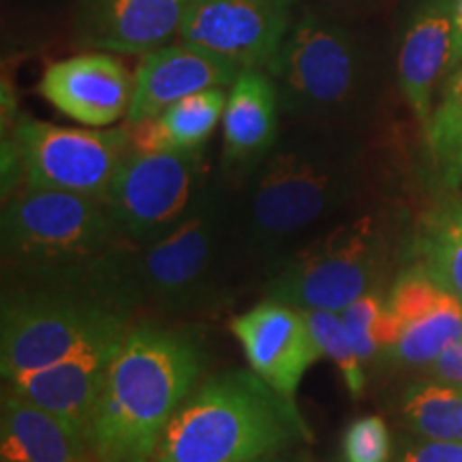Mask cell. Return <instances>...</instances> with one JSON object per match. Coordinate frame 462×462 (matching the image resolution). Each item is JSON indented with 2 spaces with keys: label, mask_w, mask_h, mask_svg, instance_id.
I'll use <instances>...</instances> for the list:
<instances>
[{
  "label": "cell",
  "mask_w": 462,
  "mask_h": 462,
  "mask_svg": "<svg viewBox=\"0 0 462 462\" xmlns=\"http://www.w3.org/2000/svg\"><path fill=\"white\" fill-rule=\"evenodd\" d=\"M357 148L343 126L304 123L281 135L227 190L242 268L270 274L304 242L337 223L357 190Z\"/></svg>",
  "instance_id": "1"
},
{
  "label": "cell",
  "mask_w": 462,
  "mask_h": 462,
  "mask_svg": "<svg viewBox=\"0 0 462 462\" xmlns=\"http://www.w3.org/2000/svg\"><path fill=\"white\" fill-rule=\"evenodd\" d=\"M133 246L84 268L3 274L0 373L5 381L129 332L142 309L129 270Z\"/></svg>",
  "instance_id": "2"
},
{
  "label": "cell",
  "mask_w": 462,
  "mask_h": 462,
  "mask_svg": "<svg viewBox=\"0 0 462 462\" xmlns=\"http://www.w3.org/2000/svg\"><path fill=\"white\" fill-rule=\"evenodd\" d=\"M201 373L198 340L152 321L133 323L86 432L97 462H154L167 424L198 388Z\"/></svg>",
  "instance_id": "3"
},
{
  "label": "cell",
  "mask_w": 462,
  "mask_h": 462,
  "mask_svg": "<svg viewBox=\"0 0 462 462\" xmlns=\"http://www.w3.org/2000/svg\"><path fill=\"white\" fill-rule=\"evenodd\" d=\"M313 441L296 398L253 371L201 381L161 437L154 462H246Z\"/></svg>",
  "instance_id": "4"
},
{
  "label": "cell",
  "mask_w": 462,
  "mask_h": 462,
  "mask_svg": "<svg viewBox=\"0 0 462 462\" xmlns=\"http://www.w3.org/2000/svg\"><path fill=\"white\" fill-rule=\"evenodd\" d=\"M240 268L227 190L218 184H206L180 221L133 246L129 259L142 306L176 317L218 309Z\"/></svg>",
  "instance_id": "5"
},
{
  "label": "cell",
  "mask_w": 462,
  "mask_h": 462,
  "mask_svg": "<svg viewBox=\"0 0 462 462\" xmlns=\"http://www.w3.org/2000/svg\"><path fill=\"white\" fill-rule=\"evenodd\" d=\"M3 274L56 273L129 251L103 198L22 187L3 208Z\"/></svg>",
  "instance_id": "6"
},
{
  "label": "cell",
  "mask_w": 462,
  "mask_h": 462,
  "mask_svg": "<svg viewBox=\"0 0 462 462\" xmlns=\"http://www.w3.org/2000/svg\"><path fill=\"white\" fill-rule=\"evenodd\" d=\"M268 73L289 116L346 129L366 88V51L338 17L306 9L289 24Z\"/></svg>",
  "instance_id": "7"
},
{
  "label": "cell",
  "mask_w": 462,
  "mask_h": 462,
  "mask_svg": "<svg viewBox=\"0 0 462 462\" xmlns=\"http://www.w3.org/2000/svg\"><path fill=\"white\" fill-rule=\"evenodd\" d=\"M392 245L377 215L349 217L289 253L268 274L265 298L300 310L340 313L357 298L381 291Z\"/></svg>",
  "instance_id": "8"
},
{
  "label": "cell",
  "mask_w": 462,
  "mask_h": 462,
  "mask_svg": "<svg viewBox=\"0 0 462 462\" xmlns=\"http://www.w3.org/2000/svg\"><path fill=\"white\" fill-rule=\"evenodd\" d=\"M201 150H129L103 195L116 227L143 245L173 227L206 187Z\"/></svg>",
  "instance_id": "9"
},
{
  "label": "cell",
  "mask_w": 462,
  "mask_h": 462,
  "mask_svg": "<svg viewBox=\"0 0 462 462\" xmlns=\"http://www.w3.org/2000/svg\"><path fill=\"white\" fill-rule=\"evenodd\" d=\"M26 187L103 198L131 150L129 126L69 129L22 118L9 142Z\"/></svg>",
  "instance_id": "10"
},
{
  "label": "cell",
  "mask_w": 462,
  "mask_h": 462,
  "mask_svg": "<svg viewBox=\"0 0 462 462\" xmlns=\"http://www.w3.org/2000/svg\"><path fill=\"white\" fill-rule=\"evenodd\" d=\"M462 338V302L420 263L409 265L385 296L381 354L398 366H429Z\"/></svg>",
  "instance_id": "11"
},
{
  "label": "cell",
  "mask_w": 462,
  "mask_h": 462,
  "mask_svg": "<svg viewBox=\"0 0 462 462\" xmlns=\"http://www.w3.org/2000/svg\"><path fill=\"white\" fill-rule=\"evenodd\" d=\"M296 0H189L182 43L234 62L242 71H268L291 24Z\"/></svg>",
  "instance_id": "12"
},
{
  "label": "cell",
  "mask_w": 462,
  "mask_h": 462,
  "mask_svg": "<svg viewBox=\"0 0 462 462\" xmlns=\"http://www.w3.org/2000/svg\"><path fill=\"white\" fill-rule=\"evenodd\" d=\"M231 332L251 371L289 398H296L306 371L323 357L302 310L276 300L265 298L234 317Z\"/></svg>",
  "instance_id": "13"
},
{
  "label": "cell",
  "mask_w": 462,
  "mask_h": 462,
  "mask_svg": "<svg viewBox=\"0 0 462 462\" xmlns=\"http://www.w3.org/2000/svg\"><path fill=\"white\" fill-rule=\"evenodd\" d=\"M462 65L452 0H424L404 28L398 50V86L426 131L439 86Z\"/></svg>",
  "instance_id": "14"
},
{
  "label": "cell",
  "mask_w": 462,
  "mask_h": 462,
  "mask_svg": "<svg viewBox=\"0 0 462 462\" xmlns=\"http://www.w3.org/2000/svg\"><path fill=\"white\" fill-rule=\"evenodd\" d=\"M189 0H78L75 42L86 50L148 54L180 34Z\"/></svg>",
  "instance_id": "15"
},
{
  "label": "cell",
  "mask_w": 462,
  "mask_h": 462,
  "mask_svg": "<svg viewBox=\"0 0 462 462\" xmlns=\"http://www.w3.org/2000/svg\"><path fill=\"white\" fill-rule=\"evenodd\" d=\"M135 78L109 54H82L45 69L39 90L69 118L88 126L114 125L129 114Z\"/></svg>",
  "instance_id": "16"
},
{
  "label": "cell",
  "mask_w": 462,
  "mask_h": 462,
  "mask_svg": "<svg viewBox=\"0 0 462 462\" xmlns=\"http://www.w3.org/2000/svg\"><path fill=\"white\" fill-rule=\"evenodd\" d=\"M242 73L234 62L189 43L165 45L143 54L135 73L126 125L163 114L173 103L208 88H225Z\"/></svg>",
  "instance_id": "17"
},
{
  "label": "cell",
  "mask_w": 462,
  "mask_h": 462,
  "mask_svg": "<svg viewBox=\"0 0 462 462\" xmlns=\"http://www.w3.org/2000/svg\"><path fill=\"white\" fill-rule=\"evenodd\" d=\"M125 337L90 345L65 360L9 379V388L88 432L112 360ZM88 439V437H86Z\"/></svg>",
  "instance_id": "18"
},
{
  "label": "cell",
  "mask_w": 462,
  "mask_h": 462,
  "mask_svg": "<svg viewBox=\"0 0 462 462\" xmlns=\"http://www.w3.org/2000/svg\"><path fill=\"white\" fill-rule=\"evenodd\" d=\"M281 97L273 75L246 69L231 84L223 116V163L234 171L262 161L279 142Z\"/></svg>",
  "instance_id": "19"
},
{
  "label": "cell",
  "mask_w": 462,
  "mask_h": 462,
  "mask_svg": "<svg viewBox=\"0 0 462 462\" xmlns=\"http://www.w3.org/2000/svg\"><path fill=\"white\" fill-rule=\"evenodd\" d=\"M0 456L3 462H97L82 430L11 388L0 407Z\"/></svg>",
  "instance_id": "20"
},
{
  "label": "cell",
  "mask_w": 462,
  "mask_h": 462,
  "mask_svg": "<svg viewBox=\"0 0 462 462\" xmlns=\"http://www.w3.org/2000/svg\"><path fill=\"white\" fill-rule=\"evenodd\" d=\"M227 107L223 88H208L173 103L163 114L129 125L131 148L142 152L159 150H201L221 123Z\"/></svg>",
  "instance_id": "21"
},
{
  "label": "cell",
  "mask_w": 462,
  "mask_h": 462,
  "mask_svg": "<svg viewBox=\"0 0 462 462\" xmlns=\"http://www.w3.org/2000/svg\"><path fill=\"white\" fill-rule=\"evenodd\" d=\"M415 259L462 302V198H448L421 217Z\"/></svg>",
  "instance_id": "22"
},
{
  "label": "cell",
  "mask_w": 462,
  "mask_h": 462,
  "mask_svg": "<svg viewBox=\"0 0 462 462\" xmlns=\"http://www.w3.org/2000/svg\"><path fill=\"white\" fill-rule=\"evenodd\" d=\"M401 413L415 437L462 441V383L429 379L409 385Z\"/></svg>",
  "instance_id": "23"
},
{
  "label": "cell",
  "mask_w": 462,
  "mask_h": 462,
  "mask_svg": "<svg viewBox=\"0 0 462 462\" xmlns=\"http://www.w3.org/2000/svg\"><path fill=\"white\" fill-rule=\"evenodd\" d=\"M424 137L439 182L448 190H458L462 184V65L441 86Z\"/></svg>",
  "instance_id": "24"
},
{
  "label": "cell",
  "mask_w": 462,
  "mask_h": 462,
  "mask_svg": "<svg viewBox=\"0 0 462 462\" xmlns=\"http://www.w3.org/2000/svg\"><path fill=\"white\" fill-rule=\"evenodd\" d=\"M302 313L323 357H330L337 364L349 394L360 398L366 388V374L343 317L334 310H302Z\"/></svg>",
  "instance_id": "25"
},
{
  "label": "cell",
  "mask_w": 462,
  "mask_h": 462,
  "mask_svg": "<svg viewBox=\"0 0 462 462\" xmlns=\"http://www.w3.org/2000/svg\"><path fill=\"white\" fill-rule=\"evenodd\" d=\"M385 296L371 291L357 298L345 310H340L346 330H349L357 356L364 364L373 362L381 354V330H383Z\"/></svg>",
  "instance_id": "26"
},
{
  "label": "cell",
  "mask_w": 462,
  "mask_h": 462,
  "mask_svg": "<svg viewBox=\"0 0 462 462\" xmlns=\"http://www.w3.org/2000/svg\"><path fill=\"white\" fill-rule=\"evenodd\" d=\"M392 439L379 415H364L346 426L343 435L345 462H390Z\"/></svg>",
  "instance_id": "27"
},
{
  "label": "cell",
  "mask_w": 462,
  "mask_h": 462,
  "mask_svg": "<svg viewBox=\"0 0 462 462\" xmlns=\"http://www.w3.org/2000/svg\"><path fill=\"white\" fill-rule=\"evenodd\" d=\"M396 462H462V441L413 439L402 443Z\"/></svg>",
  "instance_id": "28"
},
{
  "label": "cell",
  "mask_w": 462,
  "mask_h": 462,
  "mask_svg": "<svg viewBox=\"0 0 462 462\" xmlns=\"http://www.w3.org/2000/svg\"><path fill=\"white\" fill-rule=\"evenodd\" d=\"M426 368H429L432 379L449 381V383H462V338L452 346H448V349Z\"/></svg>",
  "instance_id": "29"
},
{
  "label": "cell",
  "mask_w": 462,
  "mask_h": 462,
  "mask_svg": "<svg viewBox=\"0 0 462 462\" xmlns=\"http://www.w3.org/2000/svg\"><path fill=\"white\" fill-rule=\"evenodd\" d=\"M306 3H309V7H306V9L319 11V14L337 17V14L364 7V5H368L371 0H306Z\"/></svg>",
  "instance_id": "30"
},
{
  "label": "cell",
  "mask_w": 462,
  "mask_h": 462,
  "mask_svg": "<svg viewBox=\"0 0 462 462\" xmlns=\"http://www.w3.org/2000/svg\"><path fill=\"white\" fill-rule=\"evenodd\" d=\"M246 462H313V460H310L304 452H300L298 448H293V449H282V452L259 456V458H253Z\"/></svg>",
  "instance_id": "31"
},
{
  "label": "cell",
  "mask_w": 462,
  "mask_h": 462,
  "mask_svg": "<svg viewBox=\"0 0 462 462\" xmlns=\"http://www.w3.org/2000/svg\"><path fill=\"white\" fill-rule=\"evenodd\" d=\"M454 17H456V28H458V43H460V54H462V0H452Z\"/></svg>",
  "instance_id": "32"
}]
</instances>
